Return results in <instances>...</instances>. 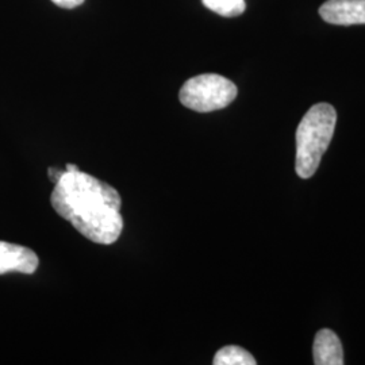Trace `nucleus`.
Returning <instances> with one entry per match:
<instances>
[{"label":"nucleus","mask_w":365,"mask_h":365,"mask_svg":"<svg viewBox=\"0 0 365 365\" xmlns=\"http://www.w3.org/2000/svg\"><path fill=\"white\" fill-rule=\"evenodd\" d=\"M51 203L60 217L95 244L111 245L122 235L119 192L88 173L66 170L54 184Z\"/></svg>","instance_id":"1"},{"label":"nucleus","mask_w":365,"mask_h":365,"mask_svg":"<svg viewBox=\"0 0 365 365\" xmlns=\"http://www.w3.org/2000/svg\"><path fill=\"white\" fill-rule=\"evenodd\" d=\"M337 113L329 103L314 105L302 118L297 129L295 170L302 179H310L333 138Z\"/></svg>","instance_id":"2"},{"label":"nucleus","mask_w":365,"mask_h":365,"mask_svg":"<svg viewBox=\"0 0 365 365\" xmlns=\"http://www.w3.org/2000/svg\"><path fill=\"white\" fill-rule=\"evenodd\" d=\"M238 90L229 78L205 73L187 80L179 93L180 102L197 113H211L233 103Z\"/></svg>","instance_id":"3"},{"label":"nucleus","mask_w":365,"mask_h":365,"mask_svg":"<svg viewBox=\"0 0 365 365\" xmlns=\"http://www.w3.org/2000/svg\"><path fill=\"white\" fill-rule=\"evenodd\" d=\"M319 15L331 25H365V0H327L319 7Z\"/></svg>","instance_id":"4"},{"label":"nucleus","mask_w":365,"mask_h":365,"mask_svg":"<svg viewBox=\"0 0 365 365\" xmlns=\"http://www.w3.org/2000/svg\"><path fill=\"white\" fill-rule=\"evenodd\" d=\"M38 264V256L31 249L0 241V274L9 272L34 274Z\"/></svg>","instance_id":"5"},{"label":"nucleus","mask_w":365,"mask_h":365,"mask_svg":"<svg viewBox=\"0 0 365 365\" xmlns=\"http://www.w3.org/2000/svg\"><path fill=\"white\" fill-rule=\"evenodd\" d=\"M313 356L314 364L317 365H342L345 363L339 336L330 329H322L317 333Z\"/></svg>","instance_id":"6"},{"label":"nucleus","mask_w":365,"mask_h":365,"mask_svg":"<svg viewBox=\"0 0 365 365\" xmlns=\"http://www.w3.org/2000/svg\"><path fill=\"white\" fill-rule=\"evenodd\" d=\"M255 357L240 346H225L214 356V365H256Z\"/></svg>","instance_id":"7"},{"label":"nucleus","mask_w":365,"mask_h":365,"mask_svg":"<svg viewBox=\"0 0 365 365\" xmlns=\"http://www.w3.org/2000/svg\"><path fill=\"white\" fill-rule=\"evenodd\" d=\"M205 7L221 16L235 18L245 11V0H202Z\"/></svg>","instance_id":"8"},{"label":"nucleus","mask_w":365,"mask_h":365,"mask_svg":"<svg viewBox=\"0 0 365 365\" xmlns=\"http://www.w3.org/2000/svg\"><path fill=\"white\" fill-rule=\"evenodd\" d=\"M53 3L61 9H76L84 3V0H52Z\"/></svg>","instance_id":"9"},{"label":"nucleus","mask_w":365,"mask_h":365,"mask_svg":"<svg viewBox=\"0 0 365 365\" xmlns=\"http://www.w3.org/2000/svg\"><path fill=\"white\" fill-rule=\"evenodd\" d=\"M66 172V170H60V168H54V167H53V168L48 170V175H49V179L56 184V182H58V180L63 178V175H64Z\"/></svg>","instance_id":"10"},{"label":"nucleus","mask_w":365,"mask_h":365,"mask_svg":"<svg viewBox=\"0 0 365 365\" xmlns=\"http://www.w3.org/2000/svg\"><path fill=\"white\" fill-rule=\"evenodd\" d=\"M66 170L68 172H75V170H78V167L75 164H66Z\"/></svg>","instance_id":"11"}]
</instances>
